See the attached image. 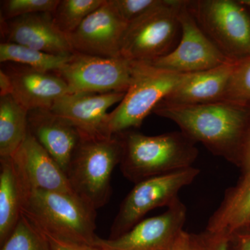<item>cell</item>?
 I'll list each match as a JSON object with an SVG mask.
<instances>
[{"label":"cell","instance_id":"6da1fadb","mask_svg":"<svg viewBox=\"0 0 250 250\" xmlns=\"http://www.w3.org/2000/svg\"><path fill=\"white\" fill-rule=\"evenodd\" d=\"M153 113L174 122L187 137L214 155L239 166L250 110L226 102L188 105L161 102Z\"/></svg>","mask_w":250,"mask_h":250},{"label":"cell","instance_id":"7a4b0ae2","mask_svg":"<svg viewBox=\"0 0 250 250\" xmlns=\"http://www.w3.org/2000/svg\"><path fill=\"white\" fill-rule=\"evenodd\" d=\"M117 135L123 145L121 170L135 184L192 167L198 156L196 143L181 131L146 136L129 130Z\"/></svg>","mask_w":250,"mask_h":250},{"label":"cell","instance_id":"3957f363","mask_svg":"<svg viewBox=\"0 0 250 250\" xmlns=\"http://www.w3.org/2000/svg\"><path fill=\"white\" fill-rule=\"evenodd\" d=\"M22 213L43 232L63 241L95 247L96 210L65 192L29 190Z\"/></svg>","mask_w":250,"mask_h":250},{"label":"cell","instance_id":"277c9868","mask_svg":"<svg viewBox=\"0 0 250 250\" xmlns=\"http://www.w3.org/2000/svg\"><path fill=\"white\" fill-rule=\"evenodd\" d=\"M123 145L119 135H82L69 165L67 177L77 197L95 210L108 202L112 173L121 163Z\"/></svg>","mask_w":250,"mask_h":250},{"label":"cell","instance_id":"5b68a950","mask_svg":"<svg viewBox=\"0 0 250 250\" xmlns=\"http://www.w3.org/2000/svg\"><path fill=\"white\" fill-rule=\"evenodd\" d=\"M187 75L163 70L147 62H133L129 88L116 108L108 113L106 135L114 136L140 127L146 117Z\"/></svg>","mask_w":250,"mask_h":250},{"label":"cell","instance_id":"8992f818","mask_svg":"<svg viewBox=\"0 0 250 250\" xmlns=\"http://www.w3.org/2000/svg\"><path fill=\"white\" fill-rule=\"evenodd\" d=\"M199 27L228 58L250 57V16L248 9L233 0L187 1Z\"/></svg>","mask_w":250,"mask_h":250},{"label":"cell","instance_id":"52a82bcc","mask_svg":"<svg viewBox=\"0 0 250 250\" xmlns=\"http://www.w3.org/2000/svg\"><path fill=\"white\" fill-rule=\"evenodd\" d=\"M184 1L164 0L130 23L122 41L121 57L130 62H149L170 53L181 31L179 12Z\"/></svg>","mask_w":250,"mask_h":250},{"label":"cell","instance_id":"ba28073f","mask_svg":"<svg viewBox=\"0 0 250 250\" xmlns=\"http://www.w3.org/2000/svg\"><path fill=\"white\" fill-rule=\"evenodd\" d=\"M200 172L192 166L136 184L122 202L109 238H118L129 231L151 210L170 207L179 200L180 190L192 184Z\"/></svg>","mask_w":250,"mask_h":250},{"label":"cell","instance_id":"9c48e42d","mask_svg":"<svg viewBox=\"0 0 250 250\" xmlns=\"http://www.w3.org/2000/svg\"><path fill=\"white\" fill-rule=\"evenodd\" d=\"M133 62L123 57L106 58L73 53L57 75L69 93H126L132 77Z\"/></svg>","mask_w":250,"mask_h":250},{"label":"cell","instance_id":"30bf717a","mask_svg":"<svg viewBox=\"0 0 250 250\" xmlns=\"http://www.w3.org/2000/svg\"><path fill=\"white\" fill-rule=\"evenodd\" d=\"M184 1L179 10L181 40L164 57L147 62L159 68L181 74L205 71L232 62L215 46L199 27Z\"/></svg>","mask_w":250,"mask_h":250},{"label":"cell","instance_id":"8fae6325","mask_svg":"<svg viewBox=\"0 0 250 250\" xmlns=\"http://www.w3.org/2000/svg\"><path fill=\"white\" fill-rule=\"evenodd\" d=\"M187 208L180 200L164 213L141 220L127 232L116 238H99L98 250H172L184 231Z\"/></svg>","mask_w":250,"mask_h":250},{"label":"cell","instance_id":"7c38bea8","mask_svg":"<svg viewBox=\"0 0 250 250\" xmlns=\"http://www.w3.org/2000/svg\"><path fill=\"white\" fill-rule=\"evenodd\" d=\"M128 25L110 0H105L66 37L74 53L117 58L121 57V42Z\"/></svg>","mask_w":250,"mask_h":250},{"label":"cell","instance_id":"4fadbf2b","mask_svg":"<svg viewBox=\"0 0 250 250\" xmlns=\"http://www.w3.org/2000/svg\"><path fill=\"white\" fill-rule=\"evenodd\" d=\"M12 159L27 191L39 190L76 195L66 174L29 130Z\"/></svg>","mask_w":250,"mask_h":250},{"label":"cell","instance_id":"5bb4252c","mask_svg":"<svg viewBox=\"0 0 250 250\" xmlns=\"http://www.w3.org/2000/svg\"><path fill=\"white\" fill-rule=\"evenodd\" d=\"M4 42L57 55L74 53L66 36L54 24L52 13H38L1 19Z\"/></svg>","mask_w":250,"mask_h":250},{"label":"cell","instance_id":"9a60e30c","mask_svg":"<svg viewBox=\"0 0 250 250\" xmlns=\"http://www.w3.org/2000/svg\"><path fill=\"white\" fill-rule=\"evenodd\" d=\"M125 93H68L58 99L50 110L71 122L83 136H107L108 108L121 103Z\"/></svg>","mask_w":250,"mask_h":250},{"label":"cell","instance_id":"2e32d148","mask_svg":"<svg viewBox=\"0 0 250 250\" xmlns=\"http://www.w3.org/2000/svg\"><path fill=\"white\" fill-rule=\"evenodd\" d=\"M28 130L66 174L82 135L71 122L50 109L28 113Z\"/></svg>","mask_w":250,"mask_h":250},{"label":"cell","instance_id":"e0dca14e","mask_svg":"<svg viewBox=\"0 0 250 250\" xmlns=\"http://www.w3.org/2000/svg\"><path fill=\"white\" fill-rule=\"evenodd\" d=\"M12 82L13 97L27 110L50 109L69 93L65 81L54 72H44L25 65L8 64L4 69Z\"/></svg>","mask_w":250,"mask_h":250},{"label":"cell","instance_id":"ac0fdd59","mask_svg":"<svg viewBox=\"0 0 250 250\" xmlns=\"http://www.w3.org/2000/svg\"><path fill=\"white\" fill-rule=\"evenodd\" d=\"M237 61L205 71L188 74L185 80L162 102L185 105L221 102Z\"/></svg>","mask_w":250,"mask_h":250},{"label":"cell","instance_id":"d6986e66","mask_svg":"<svg viewBox=\"0 0 250 250\" xmlns=\"http://www.w3.org/2000/svg\"><path fill=\"white\" fill-rule=\"evenodd\" d=\"M250 227V179L239 180L225 194L206 230L231 238Z\"/></svg>","mask_w":250,"mask_h":250},{"label":"cell","instance_id":"ffe728a7","mask_svg":"<svg viewBox=\"0 0 250 250\" xmlns=\"http://www.w3.org/2000/svg\"><path fill=\"white\" fill-rule=\"evenodd\" d=\"M27 190L12 157L0 158V243L16 228L22 214Z\"/></svg>","mask_w":250,"mask_h":250},{"label":"cell","instance_id":"44dd1931","mask_svg":"<svg viewBox=\"0 0 250 250\" xmlns=\"http://www.w3.org/2000/svg\"><path fill=\"white\" fill-rule=\"evenodd\" d=\"M28 113L9 95L0 97V158L12 157L28 134Z\"/></svg>","mask_w":250,"mask_h":250},{"label":"cell","instance_id":"7402d4cb","mask_svg":"<svg viewBox=\"0 0 250 250\" xmlns=\"http://www.w3.org/2000/svg\"><path fill=\"white\" fill-rule=\"evenodd\" d=\"M70 56L57 55L24 46L2 42L0 44L1 63H16L44 72L57 73L62 70Z\"/></svg>","mask_w":250,"mask_h":250},{"label":"cell","instance_id":"603a6c76","mask_svg":"<svg viewBox=\"0 0 250 250\" xmlns=\"http://www.w3.org/2000/svg\"><path fill=\"white\" fill-rule=\"evenodd\" d=\"M105 0H60L52 13L56 27L67 36L76 30L89 15L104 3Z\"/></svg>","mask_w":250,"mask_h":250},{"label":"cell","instance_id":"cb8c5ba5","mask_svg":"<svg viewBox=\"0 0 250 250\" xmlns=\"http://www.w3.org/2000/svg\"><path fill=\"white\" fill-rule=\"evenodd\" d=\"M1 250H52L45 233L22 214Z\"/></svg>","mask_w":250,"mask_h":250},{"label":"cell","instance_id":"d4e9b609","mask_svg":"<svg viewBox=\"0 0 250 250\" xmlns=\"http://www.w3.org/2000/svg\"><path fill=\"white\" fill-rule=\"evenodd\" d=\"M221 102L250 110V57L237 61Z\"/></svg>","mask_w":250,"mask_h":250},{"label":"cell","instance_id":"484cf974","mask_svg":"<svg viewBox=\"0 0 250 250\" xmlns=\"http://www.w3.org/2000/svg\"><path fill=\"white\" fill-rule=\"evenodd\" d=\"M60 0H5L1 1V19L38 14L53 13Z\"/></svg>","mask_w":250,"mask_h":250},{"label":"cell","instance_id":"4316f807","mask_svg":"<svg viewBox=\"0 0 250 250\" xmlns=\"http://www.w3.org/2000/svg\"><path fill=\"white\" fill-rule=\"evenodd\" d=\"M164 0H110L117 12L128 24L160 6Z\"/></svg>","mask_w":250,"mask_h":250},{"label":"cell","instance_id":"83f0119b","mask_svg":"<svg viewBox=\"0 0 250 250\" xmlns=\"http://www.w3.org/2000/svg\"><path fill=\"white\" fill-rule=\"evenodd\" d=\"M195 250H231L230 238L205 230L198 234H190Z\"/></svg>","mask_w":250,"mask_h":250},{"label":"cell","instance_id":"f1b7e54d","mask_svg":"<svg viewBox=\"0 0 250 250\" xmlns=\"http://www.w3.org/2000/svg\"><path fill=\"white\" fill-rule=\"evenodd\" d=\"M242 175L240 180H250V121L247 129L244 142L242 147L241 159L239 166Z\"/></svg>","mask_w":250,"mask_h":250},{"label":"cell","instance_id":"f546056e","mask_svg":"<svg viewBox=\"0 0 250 250\" xmlns=\"http://www.w3.org/2000/svg\"><path fill=\"white\" fill-rule=\"evenodd\" d=\"M45 233L48 239L52 250H98L94 247L79 244V243H73V242L63 241V240L52 236L48 233Z\"/></svg>","mask_w":250,"mask_h":250},{"label":"cell","instance_id":"4dcf8cb0","mask_svg":"<svg viewBox=\"0 0 250 250\" xmlns=\"http://www.w3.org/2000/svg\"><path fill=\"white\" fill-rule=\"evenodd\" d=\"M233 250H250V230L241 231L230 238Z\"/></svg>","mask_w":250,"mask_h":250},{"label":"cell","instance_id":"1f68e13d","mask_svg":"<svg viewBox=\"0 0 250 250\" xmlns=\"http://www.w3.org/2000/svg\"><path fill=\"white\" fill-rule=\"evenodd\" d=\"M172 250H195L192 245L190 233L184 230L174 243Z\"/></svg>","mask_w":250,"mask_h":250},{"label":"cell","instance_id":"d6a6232c","mask_svg":"<svg viewBox=\"0 0 250 250\" xmlns=\"http://www.w3.org/2000/svg\"><path fill=\"white\" fill-rule=\"evenodd\" d=\"M12 82L7 72L4 69L0 70V97L12 94Z\"/></svg>","mask_w":250,"mask_h":250},{"label":"cell","instance_id":"836d02e7","mask_svg":"<svg viewBox=\"0 0 250 250\" xmlns=\"http://www.w3.org/2000/svg\"><path fill=\"white\" fill-rule=\"evenodd\" d=\"M240 2L244 5L247 9L250 11V0H240Z\"/></svg>","mask_w":250,"mask_h":250},{"label":"cell","instance_id":"e575fe53","mask_svg":"<svg viewBox=\"0 0 250 250\" xmlns=\"http://www.w3.org/2000/svg\"><path fill=\"white\" fill-rule=\"evenodd\" d=\"M247 230H250V227L249 229H247Z\"/></svg>","mask_w":250,"mask_h":250}]
</instances>
